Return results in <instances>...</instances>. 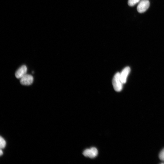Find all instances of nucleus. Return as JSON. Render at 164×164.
Returning <instances> with one entry per match:
<instances>
[{
  "mask_svg": "<svg viewBox=\"0 0 164 164\" xmlns=\"http://www.w3.org/2000/svg\"><path fill=\"white\" fill-rule=\"evenodd\" d=\"M149 5L150 2L148 0H141L137 6V11L140 13L144 12L148 9Z\"/></svg>",
  "mask_w": 164,
  "mask_h": 164,
  "instance_id": "f03ea898",
  "label": "nucleus"
},
{
  "mask_svg": "<svg viewBox=\"0 0 164 164\" xmlns=\"http://www.w3.org/2000/svg\"><path fill=\"white\" fill-rule=\"evenodd\" d=\"M159 157L160 160L164 161V148L160 152Z\"/></svg>",
  "mask_w": 164,
  "mask_h": 164,
  "instance_id": "1a4fd4ad",
  "label": "nucleus"
},
{
  "mask_svg": "<svg viewBox=\"0 0 164 164\" xmlns=\"http://www.w3.org/2000/svg\"><path fill=\"white\" fill-rule=\"evenodd\" d=\"M6 143L5 141L4 138L1 137H0V148L2 149L4 148L6 145Z\"/></svg>",
  "mask_w": 164,
  "mask_h": 164,
  "instance_id": "6e6552de",
  "label": "nucleus"
},
{
  "mask_svg": "<svg viewBox=\"0 0 164 164\" xmlns=\"http://www.w3.org/2000/svg\"><path fill=\"white\" fill-rule=\"evenodd\" d=\"M3 154V152L2 151V150L1 149L0 150V155H2Z\"/></svg>",
  "mask_w": 164,
  "mask_h": 164,
  "instance_id": "9d476101",
  "label": "nucleus"
},
{
  "mask_svg": "<svg viewBox=\"0 0 164 164\" xmlns=\"http://www.w3.org/2000/svg\"><path fill=\"white\" fill-rule=\"evenodd\" d=\"M27 71V68L26 66L22 65L16 71L15 73L16 77L18 79L22 78L26 74Z\"/></svg>",
  "mask_w": 164,
  "mask_h": 164,
  "instance_id": "39448f33",
  "label": "nucleus"
},
{
  "mask_svg": "<svg viewBox=\"0 0 164 164\" xmlns=\"http://www.w3.org/2000/svg\"><path fill=\"white\" fill-rule=\"evenodd\" d=\"M123 84L120 78V73L117 72L114 75L112 80L114 89L116 91H121L122 88Z\"/></svg>",
  "mask_w": 164,
  "mask_h": 164,
  "instance_id": "f257e3e1",
  "label": "nucleus"
},
{
  "mask_svg": "<svg viewBox=\"0 0 164 164\" xmlns=\"http://www.w3.org/2000/svg\"><path fill=\"white\" fill-rule=\"evenodd\" d=\"M130 71V68L128 67H125L120 73V78L123 84L126 82L127 77Z\"/></svg>",
  "mask_w": 164,
  "mask_h": 164,
  "instance_id": "20e7f679",
  "label": "nucleus"
},
{
  "mask_svg": "<svg viewBox=\"0 0 164 164\" xmlns=\"http://www.w3.org/2000/svg\"><path fill=\"white\" fill-rule=\"evenodd\" d=\"M33 80V78L31 75L26 74L21 78L20 82L22 85H29L32 83Z\"/></svg>",
  "mask_w": 164,
  "mask_h": 164,
  "instance_id": "7ed1b4c3",
  "label": "nucleus"
},
{
  "mask_svg": "<svg viewBox=\"0 0 164 164\" xmlns=\"http://www.w3.org/2000/svg\"><path fill=\"white\" fill-rule=\"evenodd\" d=\"M98 150L95 147H91L89 149L88 157L91 158H93L96 157L98 154Z\"/></svg>",
  "mask_w": 164,
  "mask_h": 164,
  "instance_id": "423d86ee",
  "label": "nucleus"
},
{
  "mask_svg": "<svg viewBox=\"0 0 164 164\" xmlns=\"http://www.w3.org/2000/svg\"><path fill=\"white\" fill-rule=\"evenodd\" d=\"M140 0H128V4L130 6H132L138 2Z\"/></svg>",
  "mask_w": 164,
  "mask_h": 164,
  "instance_id": "0eeeda50",
  "label": "nucleus"
}]
</instances>
